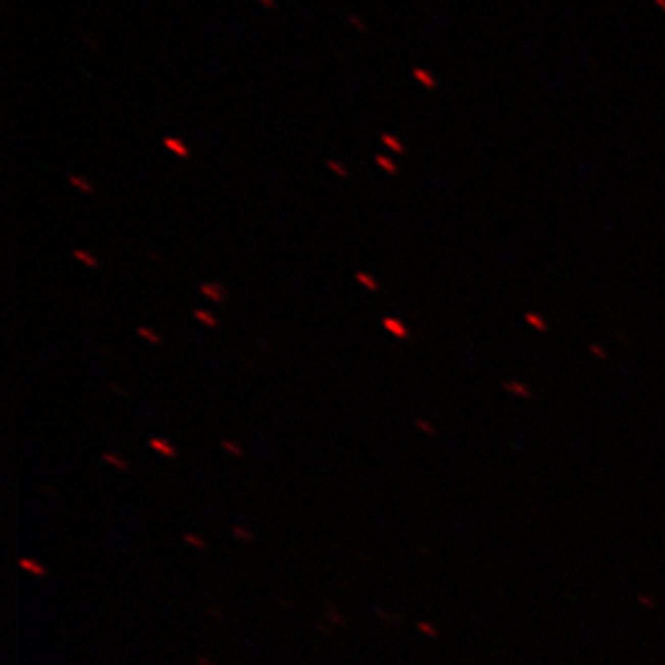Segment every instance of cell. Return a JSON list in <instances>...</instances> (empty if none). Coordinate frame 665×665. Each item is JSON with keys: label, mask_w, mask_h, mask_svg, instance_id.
Instances as JSON below:
<instances>
[{"label": "cell", "mask_w": 665, "mask_h": 665, "mask_svg": "<svg viewBox=\"0 0 665 665\" xmlns=\"http://www.w3.org/2000/svg\"><path fill=\"white\" fill-rule=\"evenodd\" d=\"M588 349H589V353H591L593 357L599 359V361H606V359H608V351L604 349V347L599 346V344H589Z\"/></svg>", "instance_id": "cell-15"}, {"label": "cell", "mask_w": 665, "mask_h": 665, "mask_svg": "<svg viewBox=\"0 0 665 665\" xmlns=\"http://www.w3.org/2000/svg\"><path fill=\"white\" fill-rule=\"evenodd\" d=\"M325 167H327V169L331 170L332 174H337L338 178H342V179H344V178H347V176H349V172H347V169H346V167H344L342 163H340V161L327 159V161H325Z\"/></svg>", "instance_id": "cell-14"}, {"label": "cell", "mask_w": 665, "mask_h": 665, "mask_svg": "<svg viewBox=\"0 0 665 665\" xmlns=\"http://www.w3.org/2000/svg\"><path fill=\"white\" fill-rule=\"evenodd\" d=\"M163 145H164V148H169L172 154H176L178 157H181V159H187V157H191V148H188V146L185 145V142L179 139V137H172V135L164 137Z\"/></svg>", "instance_id": "cell-3"}, {"label": "cell", "mask_w": 665, "mask_h": 665, "mask_svg": "<svg viewBox=\"0 0 665 665\" xmlns=\"http://www.w3.org/2000/svg\"><path fill=\"white\" fill-rule=\"evenodd\" d=\"M375 163H377V167L385 170L386 174H397V170H399L397 163H394V161L385 154H375Z\"/></svg>", "instance_id": "cell-8"}, {"label": "cell", "mask_w": 665, "mask_h": 665, "mask_svg": "<svg viewBox=\"0 0 665 665\" xmlns=\"http://www.w3.org/2000/svg\"><path fill=\"white\" fill-rule=\"evenodd\" d=\"M656 4H661V8L665 10V0H656Z\"/></svg>", "instance_id": "cell-18"}, {"label": "cell", "mask_w": 665, "mask_h": 665, "mask_svg": "<svg viewBox=\"0 0 665 665\" xmlns=\"http://www.w3.org/2000/svg\"><path fill=\"white\" fill-rule=\"evenodd\" d=\"M349 22H351L353 26H357V28H359V32H366V26L362 25V22H361V20L357 19V17H355V15H349Z\"/></svg>", "instance_id": "cell-16"}, {"label": "cell", "mask_w": 665, "mask_h": 665, "mask_svg": "<svg viewBox=\"0 0 665 665\" xmlns=\"http://www.w3.org/2000/svg\"><path fill=\"white\" fill-rule=\"evenodd\" d=\"M137 335H139L142 340H146V342L154 344V346H159L161 344L159 335H157L154 329H150L148 325H139V327H137Z\"/></svg>", "instance_id": "cell-12"}, {"label": "cell", "mask_w": 665, "mask_h": 665, "mask_svg": "<svg viewBox=\"0 0 665 665\" xmlns=\"http://www.w3.org/2000/svg\"><path fill=\"white\" fill-rule=\"evenodd\" d=\"M257 2H259L260 6H265V8H268V10H272V8H274V6H275L274 0H257Z\"/></svg>", "instance_id": "cell-17"}, {"label": "cell", "mask_w": 665, "mask_h": 665, "mask_svg": "<svg viewBox=\"0 0 665 665\" xmlns=\"http://www.w3.org/2000/svg\"><path fill=\"white\" fill-rule=\"evenodd\" d=\"M501 385H503V388H505L506 392H510V394L519 395V397H530V390H529V386H527L525 383H521V381H505V383H501Z\"/></svg>", "instance_id": "cell-6"}, {"label": "cell", "mask_w": 665, "mask_h": 665, "mask_svg": "<svg viewBox=\"0 0 665 665\" xmlns=\"http://www.w3.org/2000/svg\"><path fill=\"white\" fill-rule=\"evenodd\" d=\"M381 142L386 146V148H390L392 152H395V154H405V146H403V142H401L395 135H392V133H383Z\"/></svg>", "instance_id": "cell-7"}, {"label": "cell", "mask_w": 665, "mask_h": 665, "mask_svg": "<svg viewBox=\"0 0 665 665\" xmlns=\"http://www.w3.org/2000/svg\"><path fill=\"white\" fill-rule=\"evenodd\" d=\"M194 318H196L198 322H202L203 325L211 327V329L218 327V320L215 318V316H212L209 311H205V308H196V311H194Z\"/></svg>", "instance_id": "cell-11"}, {"label": "cell", "mask_w": 665, "mask_h": 665, "mask_svg": "<svg viewBox=\"0 0 665 665\" xmlns=\"http://www.w3.org/2000/svg\"><path fill=\"white\" fill-rule=\"evenodd\" d=\"M523 320H525V323L529 325V327H532L534 331H538V332H547V329H549V325H547V322H545L543 316H541V314H538V313H532V311H527L525 316H523Z\"/></svg>", "instance_id": "cell-4"}, {"label": "cell", "mask_w": 665, "mask_h": 665, "mask_svg": "<svg viewBox=\"0 0 665 665\" xmlns=\"http://www.w3.org/2000/svg\"><path fill=\"white\" fill-rule=\"evenodd\" d=\"M74 259H78L80 263H83L89 268H98V259L92 253H89L87 250H74L73 251Z\"/></svg>", "instance_id": "cell-13"}, {"label": "cell", "mask_w": 665, "mask_h": 665, "mask_svg": "<svg viewBox=\"0 0 665 665\" xmlns=\"http://www.w3.org/2000/svg\"><path fill=\"white\" fill-rule=\"evenodd\" d=\"M68 183L73 185V187H76L78 191H82L83 194L94 193V187H92L85 178H82V176H74V174H70V176H68Z\"/></svg>", "instance_id": "cell-10"}, {"label": "cell", "mask_w": 665, "mask_h": 665, "mask_svg": "<svg viewBox=\"0 0 665 665\" xmlns=\"http://www.w3.org/2000/svg\"><path fill=\"white\" fill-rule=\"evenodd\" d=\"M200 294L205 296L207 299H211L212 303H222L226 299V289L222 287L220 283H215V281H205V283L200 284Z\"/></svg>", "instance_id": "cell-1"}, {"label": "cell", "mask_w": 665, "mask_h": 665, "mask_svg": "<svg viewBox=\"0 0 665 665\" xmlns=\"http://www.w3.org/2000/svg\"><path fill=\"white\" fill-rule=\"evenodd\" d=\"M355 279H357L364 289L371 290V292H377V290H379V283H377V279L371 274H368V272H357V274H355Z\"/></svg>", "instance_id": "cell-9"}, {"label": "cell", "mask_w": 665, "mask_h": 665, "mask_svg": "<svg viewBox=\"0 0 665 665\" xmlns=\"http://www.w3.org/2000/svg\"><path fill=\"white\" fill-rule=\"evenodd\" d=\"M412 76H414L416 80L425 87V89H429V91H434V89H436V80H434V76L429 73V70H425V68H414V70H412Z\"/></svg>", "instance_id": "cell-5"}, {"label": "cell", "mask_w": 665, "mask_h": 665, "mask_svg": "<svg viewBox=\"0 0 665 665\" xmlns=\"http://www.w3.org/2000/svg\"><path fill=\"white\" fill-rule=\"evenodd\" d=\"M383 327L390 332V335H394L395 338H399V340H407L410 337L409 327L399 318H394V316H385L383 318Z\"/></svg>", "instance_id": "cell-2"}]
</instances>
